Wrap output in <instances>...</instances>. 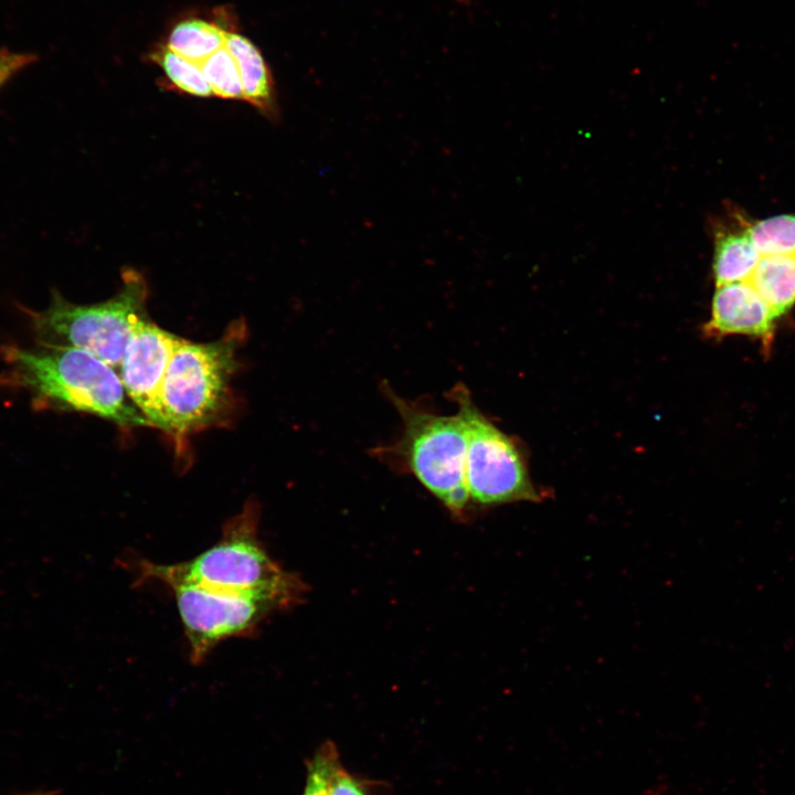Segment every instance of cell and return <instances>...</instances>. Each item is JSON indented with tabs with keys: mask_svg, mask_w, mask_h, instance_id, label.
Here are the masks:
<instances>
[{
	"mask_svg": "<svg viewBox=\"0 0 795 795\" xmlns=\"http://www.w3.org/2000/svg\"><path fill=\"white\" fill-rule=\"evenodd\" d=\"M3 381L28 392L35 406L77 411L123 427L151 426L128 398L116 369L72 347L2 348Z\"/></svg>",
	"mask_w": 795,
	"mask_h": 795,
	"instance_id": "obj_1",
	"label": "cell"
},
{
	"mask_svg": "<svg viewBox=\"0 0 795 795\" xmlns=\"http://www.w3.org/2000/svg\"><path fill=\"white\" fill-rule=\"evenodd\" d=\"M259 516L258 504L246 502L223 524L220 539L197 556L173 564L140 560L138 581L159 582L167 587L191 584L223 592L264 593L290 606L297 604L306 585L267 553L258 536Z\"/></svg>",
	"mask_w": 795,
	"mask_h": 795,
	"instance_id": "obj_2",
	"label": "cell"
},
{
	"mask_svg": "<svg viewBox=\"0 0 795 795\" xmlns=\"http://www.w3.org/2000/svg\"><path fill=\"white\" fill-rule=\"evenodd\" d=\"M402 421L401 435L372 454L391 468L414 476L448 511L463 519L469 498L465 481L467 437L456 413L443 415L418 401L382 388Z\"/></svg>",
	"mask_w": 795,
	"mask_h": 795,
	"instance_id": "obj_3",
	"label": "cell"
},
{
	"mask_svg": "<svg viewBox=\"0 0 795 795\" xmlns=\"http://www.w3.org/2000/svg\"><path fill=\"white\" fill-rule=\"evenodd\" d=\"M245 335L241 321L210 342L180 340L161 391L166 432L187 435L219 423L232 402L236 351Z\"/></svg>",
	"mask_w": 795,
	"mask_h": 795,
	"instance_id": "obj_4",
	"label": "cell"
},
{
	"mask_svg": "<svg viewBox=\"0 0 795 795\" xmlns=\"http://www.w3.org/2000/svg\"><path fill=\"white\" fill-rule=\"evenodd\" d=\"M147 298L144 276L132 268H124L119 289L107 300L80 305L54 290L45 309L25 312L41 346L85 350L118 372L136 325L147 317Z\"/></svg>",
	"mask_w": 795,
	"mask_h": 795,
	"instance_id": "obj_5",
	"label": "cell"
},
{
	"mask_svg": "<svg viewBox=\"0 0 795 795\" xmlns=\"http://www.w3.org/2000/svg\"><path fill=\"white\" fill-rule=\"evenodd\" d=\"M467 437L465 481L469 504L481 508L518 501L540 502V491L528 473L522 453L511 436L500 431L476 406L468 389L458 383L448 392Z\"/></svg>",
	"mask_w": 795,
	"mask_h": 795,
	"instance_id": "obj_6",
	"label": "cell"
},
{
	"mask_svg": "<svg viewBox=\"0 0 795 795\" xmlns=\"http://www.w3.org/2000/svg\"><path fill=\"white\" fill-rule=\"evenodd\" d=\"M184 628L192 664L202 662L221 642L246 637L277 611L292 607L264 593H234L191 584L169 586Z\"/></svg>",
	"mask_w": 795,
	"mask_h": 795,
	"instance_id": "obj_7",
	"label": "cell"
},
{
	"mask_svg": "<svg viewBox=\"0 0 795 795\" xmlns=\"http://www.w3.org/2000/svg\"><path fill=\"white\" fill-rule=\"evenodd\" d=\"M181 338L148 317L136 325L124 351L118 374L124 389L151 426L166 432L161 391L172 354Z\"/></svg>",
	"mask_w": 795,
	"mask_h": 795,
	"instance_id": "obj_8",
	"label": "cell"
},
{
	"mask_svg": "<svg viewBox=\"0 0 795 795\" xmlns=\"http://www.w3.org/2000/svg\"><path fill=\"white\" fill-rule=\"evenodd\" d=\"M777 317L749 280L717 286L711 316L703 330L708 337L743 335L761 340L768 349Z\"/></svg>",
	"mask_w": 795,
	"mask_h": 795,
	"instance_id": "obj_9",
	"label": "cell"
},
{
	"mask_svg": "<svg viewBox=\"0 0 795 795\" xmlns=\"http://www.w3.org/2000/svg\"><path fill=\"white\" fill-rule=\"evenodd\" d=\"M225 46L237 64L244 100L272 120L279 117L273 75L261 51L244 35L227 32Z\"/></svg>",
	"mask_w": 795,
	"mask_h": 795,
	"instance_id": "obj_10",
	"label": "cell"
},
{
	"mask_svg": "<svg viewBox=\"0 0 795 795\" xmlns=\"http://www.w3.org/2000/svg\"><path fill=\"white\" fill-rule=\"evenodd\" d=\"M735 223L714 227L712 269L716 286L749 280L762 257L740 214L735 216Z\"/></svg>",
	"mask_w": 795,
	"mask_h": 795,
	"instance_id": "obj_11",
	"label": "cell"
},
{
	"mask_svg": "<svg viewBox=\"0 0 795 795\" xmlns=\"http://www.w3.org/2000/svg\"><path fill=\"white\" fill-rule=\"evenodd\" d=\"M749 282L780 318L795 305V256L763 255Z\"/></svg>",
	"mask_w": 795,
	"mask_h": 795,
	"instance_id": "obj_12",
	"label": "cell"
},
{
	"mask_svg": "<svg viewBox=\"0 0 795 795\" xmlns=\"http://www.w3.org/2000/svg\"><path fill=\"white\" fill-rule=\"evenodd\" d=\"M227 30L201 18L179 21L170 30L166 46L181 56L200 64L215 51L225 46Z\"/></svg>",
	"mask_w": 795,
	"mask_h": 795,
	"instance_id": "obj_13",
	"label": "cell"
},
{
	"mask_svg": "<svg viewBox=\"0 0 795 795\" xmlns=\"http://www.w3.org/2000/svg\"><path fill=\"white\" fill-rule=\"evenodd\" d=\"M150 60L161 68L169 86L176 91L197 97L213 96L200 64L181 56L166 45L153 50Z\"/></svg>",
	"mask_w": 795,
	"mask_h": 795,
	"instance_id": "obj_14",
	"label": "cell"
},
{
	"mask_svg": "<svg viewBox=\"0 0 795 795\" xmlns=\"http://www.w3.org/2000/svg\"><path fill=\"white\" fill-rule=\"evenodd\" d=\"M742 222L761 255L795 256V214H780Z\"/></svg>",
	"mask_w": 795,
	"mask_h": 795,
	"instance_id": "obj_15",
	"label": "cell"
},
{
	"mask_svg": "<svg viewBox=\"0 0 795 795\" xmlns=\"http://www.w3.org/2000/svg\"><path fill=\"white\" fill-rule=\"evenodd\" d=\"M200 67L213 96L224 99H244L237 64L226 46L202 61Z\"/></svg>",
	"mask_w": 795,
	"mask_h": 795,
	"instance_id": "obj_16",
	"label": "cell"
},
{
	"mask_svg": "<svg viewBox=\"0 0 795 795\" xmlns=\"http://www.w3.org/2000/svg\"><path fill=\"white\" fill-rule=\"evenodd\" d=\"M341 762L337 745L325 741L306 761V781L301 795H329V782Z\"/></svg>",
	"mask_w": 795,
	"mask_h": 795,
	"instance_id": "obj_17",
	"label": "cell"
},
{
	"mask_svg": "<svg viewBox=\"0 0 795 795\" xmlns=\"http://www.w3.org/2000/svg\"><path fill=\"white\" fill-rule=\"evenodd\" d=\"M389 786L381 781L362 777L349 772L340 762L329 782V795H383Z\"/></svg>",
	"mask_w": 795,
	"mask_h": 795,
	"instance_id": "obj_18",
	"label": "cell"
},
{
	"mask_svg": "<svg viewBox=\"0 0 795 795\" xmlns=\"http://www.w3.org/2000/svg\"><path fill=\"white\" fill-rule=\"evenodd\" d=\"M35 61L36 55L33 53L0 50V88Z\"/></svg>",
	"mask_w": 795,
	"mask_h": 795,
	"instance_id": "obj_19",
	"label": "cell"
},
{
	"mask_svg": "<svg viewBox=\"0 0 795 795\" xmlns=\"http://www.w3.org/2000/svg\"><path fill=\"white\" fill-rule=\"evenodd\" d=\"M25 795H52V793H32V794H25Z\"/></svg>",
	"mask_w": 795,
	"mask_h": 795,
	"instance_id": "obj_20",
	"label": "cell"
}]
</instances>
